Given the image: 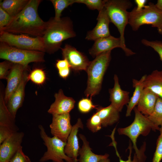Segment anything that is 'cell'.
Returning <instances> with one entry per match:
<instances>
[{"instance_id": "obj_27", "label": "cell", "mask_w": 162, "mask_h": 162, "mask_svg": "<svg viewBox=\"0 0 162 162\" xmlns=\"http://www.w3.org/2000/svg\"><path fill=\"white\" fill-rule=\"evenodd\" d=\"M28 0H4L0 1V7L13 17L21 11Z\"/></svg>"}, {"instance_id": "obj_21", "label": "cell", "mask_w": 162, "mask_h": 162, "mask_svg": "<svg viewBox=\"0 0 162 162\" xmlns=\"http://www.w3.org/2000/svg\"><path fill=\"white\" fill-rule=\"evenodd\" d=\"M79 136L82 142V145L80 148L78 159L79 162H99L103 159L108 158L109 154L104 155L97 154L94 153L90 148L89 142L83 135L80 134Z\"/></svg>"}, {"instance_id": "obj_6", "label": "cell", "mask_w": 162, "mask_h": 162, "mask_svg": "<svg viewBox=\"0 0 162 162\" xmlns=\"http://www.w3.org/2000/svg\"><path fill=\"white\" fill-rule=\"evenodd\" d=\"M128 24L134 31H137L143 25H150L157 28L158 33L162 35V11L150 2L140 11L134 8L130 12Z\"/></svg>"}, {"instance_id": "obj_8", "label": "cell", "mask_w": 162, "mask_h": 162, "mask_svg": "<svg viewBox=\"0 0 162 162\" xmlns=\"http://www.w3.org/2000/svg\"><path fill=\"white\" fill-rule=\"evenodd\" d=\"M38 128L40 130V134L44 141V144L47 148V151L39 160L40 162H44L52 160L53 162H74L73 160L68 157L64 152L66 142L63 141L57 137L49 136L41 125Z\"/></svg>"}, {"instance_id": "obj_24", "label": "cell", "mask_w": 162, "mask_h": 162, "mask_svg": "<svg viewBox=\"0 0 162 162\" xmlns=\"http://www.w3.org/2000/svg\"><path fill=\"white\" fill-rule=\"evenodd\" d=\"M146 76V75H143L139 80L134 79L132 80L134 90L127 106L126 117L130 116L132 110L138 103L144 88V83Z\"/></svg>"}, {"instance_id": "obj_35", "label": "cell", "mask_w": 162, "mask_h": 162, "mask_svg": "<svg viewBox=\"0 0 162 162\" xmlns=\"http://www.w3.org/2000/svg\"><path fill=\"white\" fill-rule=\"evenodd\" d=\"M162 160V132L158 137L156 142V149L152 162H160Z\"/></svg>"}, {"instance_id": "obj_14", "label": "cell", "mask_w": 162, "mask_h": 162, "mask_svg": "<svg viewBox=\"0 0 162 162\" xmlns=\"http://www.w3.org/2000/svg\"><path fill=\"white\" fill-rule=\"evenodd\" d=\"M97 20L98 22L96 26L93 30L88 32L86 39L95 41L110 35L109 30L110 22L104 7L99 12Z\"/></svg>"}, {"instance_id": "obj_2", "label": "cell", "mask_w": 162, "mask_h": 162, "mask_svg": "<svg viewBox=\"0 0 162 162\" xmlns=\"http://www.w3.org/2000/svg\"><path fill=\"white\" fill-rule=\"evenodd\" d=\"M47 22L42 37L46 52L52 54L61 48L63 41L75 37L76 34L72 22L68 17L62 18L59 20L52 18Z\"/></svg>"}, {"instance_id": "obj_22", "label": "cell", "mask_w": 162, "mask_h": 162, "mask_svg": "<svg viewBox=\"0 0 162 162\" xmlns=\"http://www.w3.org/2000/svg\"><path fill=\"white\" fill-rule=\"evenodd\" d=\"M96 109V112L100 117L104 127L113 124L119 119V112L111 104L106 107L99 106Z\"/></svg>"}, {"instance_id": "obj_17", "label": "cell", "mask_w": 162, "mask_h": 162, "mask_svg": "<svg viewBox=\"0 0 162 162\" xmlns=\"http://www.w3.org/2000/svg\"><path fill=\"white\" fill-rule=\"evenodd\" d=\"M27 70L28 69L25 71L20 85L10 96L6 104L8 110L15 118L18 110L22 106L24 100L25 88L28 81Z\"/></svg>"}, {"instance_id": "obj_28", "label": "cell", "mask_w": 162, "mask_h": 162, "mask_svg": "<svg viewBox=\"0 0 162 162\" xmlns=\"http://www.w3.org/2000/svg\"><path fill=\"white\" fill-rule=\"evenodd\" d=\"M147 117L154 125L159 127L162 123V98H158L152 112Z\"/></svg>"}, {"instance_id": "obj_16", "label": "cell", "mask_w": 162, "mask_h": 162, "mask_svg": "<svg viewBox=\"0 0 162 162\" xmlns=\"http://www.w3.org/2000/svg\"><path fill=\"white\" fill-rule=\"evenodd\" d=\"M120 48L124 51L120 37L116 38L111 35L94 41L93 46L89 50L90 54L93 57L107 51H111L116 48Z\"/></svg>"}, {"instance_id": "obj_5", "label": "cell", "mask_w": 162, "mask_h": 162, "mask_svg": "<svg viewBox=\"0 0 162 162\" xmlns=\"http://www.w3.org/2000/svg\"><path fill=\"white\" fill-rule=\"evenodd\" d=\"M133 110L135 117L132 123L126 127L118 128L117 131L119 135L126 136L130 139L135 153L138 154L140 152V149L138 148L136 144L138 137L140 135L147 136L151 130H160V127L154 125L147 116L142 114L138 110L136 106Z\"/></svg>"}, {"instance_id": "obj_31", "label": "cell", "mask_w": 162, "mask_h": 162, "mask_svg": "<svg viewBox=\"0 0 162 162\" xmlns=\"http://www.w3.org/2000/svg\"><path fill=\"white\" fill-rule=\"evenodd\" d=\"M87 128L93 133H95L101 129L102 127L101 119L98 115L94 113L88 118L87 122Z\"/></svg>"}, {"instance_id": "obj_36", "label": "cell", "mask_w": 162, "mask_h": 162, "mask_svg": "<svg viewBox=\"0 0 162 162\" xmlns=\"http://www.w3.org/2000/svg\"><path fill=\"white\" fill-rule=\"evenodd\" d=\"M14 63L7 60L0 63V79H6Z\"/></svg>"}, {"instance_id": "obj_15", "label": "cell", "mask_w": 162, "mask_h": 162, "mask_svg": "<svg viewBox=\"0 0 162 162\" xmlns=\"http://www.w3.org/2000/svg\"><path fill=\"white\" fill-rule=\"evenodd\" d=\"M54 97L55 101L48 110V113L52 116L69 113L74 108L75 100L72 98L65 96L62 89L55 93Z\"/></svg>"}, {"instance_id": "obj_10", "label": "cell", "mask_w": 162, "mask_h": 162, "mask_svg": "<svg viewBox=\"0 0 162 162\" xmlns=\"http://www.w3.org/2000/svg\"><path fill=\"white\" fill-rule=\"evenodd\" d=\"M50 127L53 136L66 142L73 127L70 123L69 113L53 115Z\"/></svg>"}, {"instance_id": "obj_33", "label": "cell", "mask_w": 162, "mask_h": 162, "mask_svg": "<svg viewBox=\"0 0 162 162\" xmlns=\"http://www.w3.org/2000/svg\"><path fill=\"white\" fill-rule=\"evenodd\" d=\"M97 105H94L91 99L82 98L78 102V108L80 112L82 113H88L94 109L96 108Z\"/></svg>"}, {"instance_id": "obj_18", "label": "cell", "mask_w": 162, "mask_h": 162, "mask_svg": "<svg viewBox=\"0 0 162 162\" xmlns=\"http://www.w3.org/2000/svg\"><path fill=\"white\" fill-rule=\"evenodd\" d=\"M83 124L81 119L79 118L76 123L72 127L64 148L66 154L71 158L74 162L78 161L77 157L80 149L77 133L79 128L83 129Z\"/></svg>"}, {"instance_id": "obj_43", "label": "cell", "mask_w": 162, "mask_h": 162, "mask_svg": "<svg viewBox=\"0 0 162 162\" xmlns=\"http://www.w3.org/2000/svg\"><path fill=\"white\" fill-rule=\"evenodd\" d=\"M155 5L158 9L162 11V0H158Z\"/></svg>"}, {"instance_id": "obj_42", "label": "cell", "mask_w": 162, "mask_h": 162, "mask_svg": "<svg viewBox=\"0 0 162 162\" xmlns=\"http://www.w3.org/2000/svg\"><path fill=\"white\" fill-rule=\"evenodd\" d=\"M70 68L58 70L59 76L61 78L66 79L69 76L70 72Z\"/></svg>"}, {"instance_id": "obj_41", "label": "cell", "mask_w": 162, "mask_h": 162, "mask_svg": "<svg viewBox=\"0 0 162 162\" xmlns=\"http://www.w3.org/2000/svg\"><path fill=\"white\" fill-rule=\"evenodd\" d=\"M146 0H135L134 2L136 6L134 8L136 11H140L143 9L146 6V3L147 2Z\"/></svg>"}, {"instance_id": "obj_34", "label": "cell", "mask_w": 162, "mask_h": 162, "mask_svg": "<svg viewBox=\"0 0 162 162\" xmlns=\"http://www.w3.org/2000/svg\"><path fill=\"white\" fill-rule=\"evenodd\" d=\"M141 43L144 45L152 48L158 54L160 60L162 62V41L156 40L149 41L146 39H143Z\"/></svg>"}, {"instance_id": "obj_38", "label": "cell", "mask_w": 162, "mask_h": 162, "mask_svg": "<svg viewBox=\"0 0 162 162\" xmlns=\"http://www.w3.org/2000/svg\"><path fill=\"white\" fill-rule=\"evenodd\" d=\"M12 17L0 7V31L9 23Z\"/></svg>"}, {"instance_id": "obj_19", "label": "cell", "mask_w": 162, "mask_h": 162, "mask_svg": "<svg viewBox=\"0 0 162 162\" xmlns=\"http://www.w3.org/2000/svg\"><path fill=\"white\" fill-rule=\"evenodd\" d=\"M114 87L109 90L110 101L111 104L120 112L122 111L124 106L128 104L130 99V92L122 89L117 75H114Z\"/></svg>"}, {"instance_id": "obj_7", "label": "cell", "mask_w": 162, "mask_h": 162, "mask_svg": "<svg viewBox=\"0 0 162 162\" xmlns=\"http://www.w3.org/2000/svg\"><path fill=\"white\" fill-rule=\"evenodd\" d=\"M44 52L17 48L1 42L0 58L28 68L31 62H44Z\"/></svg>"}, {"instance_id": "obj_12", "label": "cell", "mask_w": 162, "mask_h": 162, "mask_svg": "<svg viewBox=\"0 0 162 162\" xmlns=\"http://www.w3.org/2000/svg\"><path fill=\"white\" fill-rule=\"evenodd\" d=\"M24 135L22 132H15L0 144V162H9L22 146Z\"/></svg>"}, {"instance_id": "obj_1", "label": "cell", "mask_w": 162, "mask_h": 162, "mask_svg": "<svg viewBox=\"0 0 162 162\" xmlns=\"http://www.w3.org/2000/svg\"><path fill=\"white\" fill-rule=\"evenodd\" d=\"M40 0H29L23 10L12 17L9 23L0 32L13 34L25 33L36 37H42L47 25L38 13Z\"/></svg>"}, {"instance_id": "obj_3", "label": "cell", "mask_w": 162, "mask_h": 162, "mask_svg": "<svg viewBox=\"0 0 162 162\" xmlns=\"http://www.w3.org/2000/svg\"><path fill=\"white\" fill-rule=\"evenodd\" d=\"M132 6L131 2L127 0H106L104 8L110 22L117 28L120 34V38L124 49L125 55L128 56L135 54L125 45L124 32L125 27L128 24L130 12L127 10Z\"/></svg>"}, {"instance_id": "obj_26", "label": "cell", "mask_w": 162, "mask_h": 162, "mask_svg": "<svg viewBox=\"0 0 162 162\" xmlns=\"http://www.w3.org/2000/svg\"><path fill=\"white\" fill-rule=\"evenodd\" d=\"M15 118L11 115L8 110L2 93L0 95V125L7 126L15 132L19 128L15 124Z\"/></svg>"}, {"instance_id": "obj_29", "label": "cell", "mask_w": 162, "mask_h": 162, "mask_svg": "<svg viewBox=\"0 0 162 162\" xmlns=\"http://www.w3.org/2000/svg\"><path fill=\"white\" fill-rule=\"evenodd\" d=\"M55 10V16L54 19L59 20L63 11L70 5L75 3V0H51Z\"/></svg>"}, {"instance_id": "obj_30", "label": "cell", "mask_w": 162, "mask_h": 162, "mask_svg": "<svg viewBox=\"0 0 162 162\" xmlns=\"http://www.w3.org/2000/svg\"><path fill=\"white\" fill-rule=\"evenodd\" d=\"M28 80H30L37 84L41 85L44 83L46 79L44 71L40 68H37L31 71L28 76Z\"/></svg>"}, {"instance_id": "obj_40", "label": "cell", "mask_w": 162, "mask_h": 162, "mask_svg": "<svg viewBox=\"0 0 162 162\" xmlns=\"http://www.w3.org/2000/svg\"><path fill=\"white\" fill-rule=\"evenodd\" d=\"M56 66L58 70L70 68L68 62L66 59H64L63 60H57L56 64Z\"/></svg>"}, {"instance_id": "obj_25", "label": "cell", "mask_w": 162, "mask_h": 162, "mask_svg": "<svg viewBox=\"0 0 162 162\" xmlns=\"http://www.w3.org/2000/svg\"><path fill=\"white\" fill-rule=\"evenodd\" d=\"M110 136L112 139V142L109 145L113 146L114 147L116 154L119 160V162H146L147 158L146 155L145 154L146 146V142H143L140 148V152L139 154H137L135 153L133 158L132 159L131 154L132 152L133 146H132V142L130 140L128 147V149L129 150V154L128 157V158L126 160H124L122 159L117 149V143L115 139L114 134H112Z\"/></svg>"}, {"instance_id": "obj_9", "label": "cell", "mask_w": 162, "mask_h": 162, "mask_svg": "<svg viewBox=\"0 0 162 162\" xmlns=\"http://www.w3.org/2000/svg\"><path fill=\"white\" fill-rule=\"evenodd\" d=\"M0 41L17 48L46 52L42 37H31L21 34L17 35L7 32H0Z\"/></svg>"}, {"instance_id": "obj_23", "label": "cell", "mask_w": 162, "mask_h": 162, "mask_svg": "<svg viewBox=\"0 0 162 162\" xmlns=\"http://www.w3.org/2000/svg\"><path fill=\"white\" fill-rule=\"evenodd\" d=\"M144 88H148L162 98V70H155L146 75Z\"/></svg>"}, {"instance_id": "obj_37", "label": "cell", "mask_w": 162, "mask_h": 162, "mask_svg": "<svg viewBox=\"0 0 162 162\" xmlns=\"http://www.w3.org/2000/svg\"><path fill=\"white\" fill-rule=\"evenodd\" d=\"M9 162H32L30 159L23 153L21 147L10 160Z\"/></svg>"}, {"instance_id": "obj_45", "label": "cell", "mask_w": 162, "mask_h": 162, "mask_svg": "<svg viewBox=\"0 0 162 162\" xmlns=\"http://www.w3.org/2000/svg\"><path fill=\"white\" fill-rule=\"evenodd\" d=\"M160 132H162V123L160 126Z\"/></svg>"}, {"instance_id": "obj_39", "label": "cell", "mask_w": 162, "mask_h": 162, "mask_svg": "<svg viewBox=\"0 0 162 162\" xmlns=\"http://www.w3.org/2000/svg\"><path fill=\"white\" fill-rule=\"evenodd\" d=\"M15 132L7 126L0 125V144Z\"/></svg>"}, {"instance_id": "obj_32", "label": "cell", "mask_w": 162, "mask_h": 162, "mask_svg": "<svg viewBox=\"0 0 162 162\" xmlns=\"http://www.w3.org/2000/svg\"><path fill=\"white\" fill-rule=\"evenodd\" d=\"M106 0H75V3L85 4L89 9L97 10L99 12L104 7Z\"/></svg>"}, {"instance_id": "obj_11", "label": "cell", "mask_w": 162, "mask_h": 162, "mask_svg": "<svg viewBox=\"0 0 162 162\" xmlns=\"http://www.w3.org/2000/svg\"><path fill=\"white\" fill-rule=\"evenodd\" d=\"M61 49L63 58L68 61L70 68L75 71H86L90 62L85 55L68 44Z\"/></svg>"}, {"instance_id": "obj_20", "label": "cell", "mask_w": 162, "mask_h": 162, "mask_svg": "<svg viewBox=\"0 0 162 162\" xmlns=\"http://www.w3.org/2000/svg\"><path fill=\"white\" fill-rule=\"evenodd\" d=\"M159 97L149 89L144 88L136 107L142 114L148 116L152 112Z\"/></svg>"}, {"instance_id": "obj_44", "label": "cell", "mask_w": 162, "mask_h": 162, "mask_svg": "<svg viewBox=\"0 0 162 162\" xmlns=\"http://www.w3.org/2000/svg\"><path fill=\"white\" fill-rule=\"evenodd\" d=\"M99 162H110V160L108 158H107L102 160Z\"/></svg>"}, {"instance_id": "obj_13", "label": "cell", "mask_w": 162, "mask_h": 162, "mask_svg": "<svg viewBox=\"0 0 162 162\" xmlns=\"http://www.w3.org/2000/svg\"><path fill=\"white\" fill-rule=\"evenodd\" d=\"M28 69L22 65L14 64L6 79L7 83L4 95L6 104L10 96L20 85L24 72Z\"/></svg>"}, {"instance_id": "obj_4", "label": "cell", "mask_w": 162, "mask_h": 162, "mask_svg": "<svg viewBox=\"0 0 162 162\" xmlns=\"http://www.w3.org/2000/svg\"><path fill=\"white\" fill-rule=\"evenodd\" d=\"M111 51L102 53L90 62L86 71L88 75L85 96L91 98L100 92L104 75L111 59Z\"/></svg>"}]
</instances>
